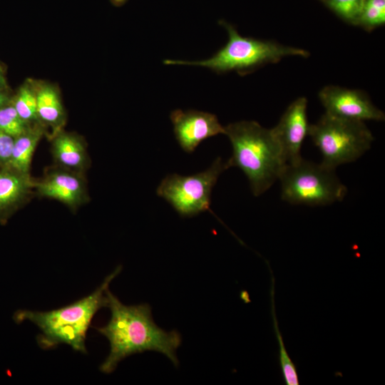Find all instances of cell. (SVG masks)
Segmentation results:
<instances>
[{"label":"cell","mask_w":385,"mask_h":385,"mask_svg":"<svg viewBox=\"0 0 385 385\" xmlns=\"http://www.w3.org/2000/svg\"><path fill=\"white\" fill-rule=\"evenodd\" d=\"M106 294L111 318L105 326L96 329L108 340L110 351L101 364L100 371L111 374L123 359L145 351L161 353L178 367L177 349L182 343L180 334L176 330L168 332L159 327L154 322L148 304L128 306L109 289Z\"/></svg>","instance_id":"1"},{"label":"cell","mask_w":385,"mask_h":385,"mask_svg":"<svg viewBox=\"0 0 385 385\" xmlns=\"http://www.w3.org/2000/svg\"><path fill=\"white\" fill-rule=\"evenodd\" d=\"M119 265L108 275L91 294L67 306L48 312L17 310L13 319L17 324L30 321L41 331L36 337L40 348L47 350L60 344H67L82 354H87V332L96 314L107 307V289L113 279L121 272Z\"/></svg>","instance_id":"2"},{"label":"cell","mask_w":385,"mask_h":385,"mask_svg":"<svg viewBox=\"0 0 385 385\" xmlns=\"http://www.w3.org/2000/svg\"><path fill=\"white\" fill-rule=\"evenodd\" d=\"M225 134L232 148L227 161L229 168L237 166L243 171L255 196L263 194L279 180L287 165L271 129L256 121L242 120L225 126Z\"/></svg>","instance_id":"3"},{"label":"cell","mask_w":385,"mask_h":385,"mask_svg":"<svg viewBox=\"0 0 385 385\" xmlns=\"http://www.w3.org/2000/svg\"><path fill=\"white\" fill-rule=\"evenodd\" d=\"M227 31L228 41L211 58L195 61L165 59V65H188L206 67L217 73L235 71L246 75L267 63H275L286 56L308 57L302 48L284 46L271 41L242 36L235 28L223 20L219 21Z\"/></svg>","instance_id":"4"},{"label":"cell","mask_w":385,"mask_h":385,"mask_svg":"<svg viewBox=\"0 0 385 385\" xmlns=\"http://www.w3.org/2000/svg\"><path fill=\"white\" fill-rule=\"evenodd\" d=\"M309 135L322 155L321 164L335 170L359 158L371 145L374 136L364 122L324 113L309 125Z\"/></svg>","instance_id":"5"},{"label":"cell","mask_w":385,"mask_h":385,"mask_svg":"<svg viewBox=\"0 0 385 385\" xmlns=\"http://www.w3.org/2000/svg\"><path fill=\"white\" fill-rule=\"evenodd\" d=\"M331 170L303 158L287 164L279 178L281 198L292 205L321 206L342 201L346 187Z\"/></svg>","instance_id":"6"},{"label":"cell","mask_w":385,"mask_h":385,"mask_svg":"<svg viewBox=\"0 0 385 385\" xmlns=\"http://www.w3.org/2000/svg\"><path fill=\"white\" fill-rule=\"evenodd\" d=\"M229 168L218 157L206 170L192 175H167L156 193L164 198L183 217H191L210 210L211 192L220 175Z\"/></svg>","instance_id":"7"},{"label":"cell","mask_w":385,"mask_h":385,"mask_svg":"<svg viewBox=\"0 0 385 385\" xmlns=\"http://www.w3.org/2000/svg\"><path fill=\"white\" fill-rule=\"evenodd\" d=\"M35 195L57 200L74 212L89 200L85 173L53 165L35 180Z\"/></svg>","instance_id":"8"},{"label":"cell","mask_w":385,"mask_h":385,"mask_svg":"<svg viewBox=\"0 0 385 385\" xmlns=\"http://www.w3.org/2000/svg\"><path fill=\"white\" fill-rule=\"evenodd\" d=\"M325 113L333 116L360 121H382L385 115L367 96L359 90L327 86L319 93Z\"/></svg>","instance_id":"9"},{"label":"cell","mask_w":385,"mask_h":385,"mask_svg":"<svg viewBox=\"0 0 385 385\" xmlns=\"http://www.w3.org/2000/svg\"><path fill=\"white\" fill-rule=\"evenodd\" d=\"M307 106V98H298L287 108L278 123L271 128L287 164L295 163L302 158L301 148L309 128Z\"/></svg>","instance_id":"10"},{"label":"cell","mask_w":385,"mask_h":385,"mask_svg":"<svg viewBox=\"0 0 385 385\" xmlns=\"http://www.w3.org/2000/svg\"><path fill=\"white\" fill-rule=\"evenodd\" d=\"M175 137L181 148L188 153L194 152L204 140L225 134V127L212 113L195 110L176 109L170 115Z\"/></svg>","instance_id":"11"},{"label":"cell","mask_w":385,"mask_h":385,"mask_svg":"<svg viewBox=\"0 0 385 385\" xmlns=\"http://www.w3.org/2000/svg\"><path fill=\"white\" fill-rule=\"evenodd\" d=\"M35 180L31 174L0 165L1 224H5L11 215L35 195Z\"/></svg>","instance_id":"12"},{"label":"cell","mask_w":385,"mask_h":385,"mask_svg":"<svg viewBox=\"0 0 385 385\" xmlns=\"http://www.w3.org/2000/svg\"><path fill=\"white\" fill-rule=\"evenodd\" d=\"M49 139L53 165L81 173L89 168L91 160L81 136L63 129Z\"/></svg>","instance_id":"13"},{"label":"cell","mask_w":385,"mask_h":385,"mask_svg":"<svg viewBox=\"0 0 385 385\" xmlns=\"http://www.w3.org/2000/svg\"><path fill=\"white\" fill-rule=\"evenodd\" d=\"M37 115L39 122L51 129V138L63 130L66 123V112L57 90L49 84H43L36 89Z\"/></svg>","instance_id":"14"},{"label":"cell","mask_w":385,"mask_h":385,"mask_svg":"<svg viewBox=\"0 0 385 385\" xmlns=\"http://www.w3.org/2000/svg\"><path fill=\"white\" fill-rule=\"evenodd\" d=\"M44 135H48L46 128L41 123H36L14 138L11 158L7 165L19 172L31 174L33 155Z\"/></svg>","instance_id":"15"},{"label":"cell","mask_w":385,"mask_h":385,"mask_svg":"<svg viewBox=\"0 0 385 385\" xmlns=\"http://www.w3.org/2000/svg\"><path fill=\"white\" fill-rule=\"evenodd\" d=\"M271 274L272 276V287H271V312H272V317L273 319V326L274 328V332H275L278 344H279V364L281 366V369H282V371L285 384L287 385H298L299 379H298L297 368L295 366V364L292 362L291 358L289 356L287 352L282 334L278 327V322H277L276 313H275V308H274V279L272 272H271Z\"/></svg>","instance_id":"16"},{"label":"cell","mask_w":385,"mask_h":385,"mask_svg":"<svg viewBox=\"0 0 385 385\" xmlns=\"http://www.w3.org/2000/svg\"><path fill=\"white\" fill-rule=\"evenodd\" d=\"M12 104L19 116L28 124L40 123L37 115L36 89L31 83H25L20 88Z\"/></svg>","instance_id":"17"},{"label":"cell","mask_w":385,"mask_h":385,"mask_svg":"<svg viewBox=\"0 0 385 385\" xmlns=\"http://www.w3.org/2000/svg\"><path fill=\"white\" fill-rule=\"evenodd\" d=\"M385 22V0H365L358 24L371 30Z\"/></svg>","instance_id":"18"},{"label":"cell","mask_w":385,"mask_h":385,"mask_svg":"<svg viewBox=\"0 0 385 385\" xmlns=\"http://www.w3.org/2000/svg\"><path fill=\"white\" fill-rule=\"evenodd\" d=\"M30 125L19 116L13 104L0 108V130L5 133L16 138Z\"/></svg>","instance_id":"19"},{"label":"cell","mask_w":385,"mask_h":385,"mask_svg":"<svg viewBox=\"0 0 385 385\" xmlns=\"http://www.w3.org/2000/svg\"><path fill=\"white\" fill-rule=\"evenodd\" d=\"M338 15L349 22L356 24L365 0H324Z\"/></svg>","instance_id":"20"},{"label":"cell","mask_w":385,"mask_h":385,"mask_svg":"<svg viewBox=\"0 0 385 385\" xmlns=\"http://www.w3.org/2000/svg\"><path fill=\"white\" fill-rule=\"evenodd\" d=\"M14 138L0 130V165H7L11 155Z\"/></svg>","instance_id":"21"},{"label":"cell","mask_w":385,"mask_h":385,"mask_svg":"<svg viewBox=\"0 0 385 385\" xmlns=\"http://www.w3.org/2000/svg\"><path fill=\"white\" fill-rule=\"evenodd\" d=\"M7 96L6 95L0 91V108L6 105Z\"/></svg>","instance_id":"22"},{"label":"cell","mask_w":385,"mask_h":385,"mask_svg":"<svg viewBox=\"0 0 385 385\" xmlns=\"http://www.w3.org/2000/svg\"><path fill=\"white\" fill-rule=\"evenodd\" d=\"M127 0H110L111 4L115 6H120L126 2Z\"/></svg>","instance_id":"23"},{"label":"cell","mask_w":385,"mask_h":385,"mask_svg":"<svg viewBox=\"0 0 385 385\" xmlns=\"http://www.w3.org/2000/svg\"><path fill=\"white\" fill-rule=\"evenodd\" d=\"M4 82V77L2 74V70L0 68V83H2Z\"/></svg>","instance_id":"24"}]
</instances>
